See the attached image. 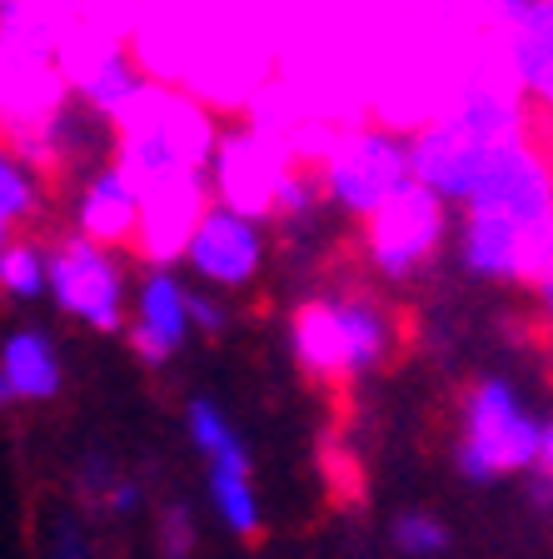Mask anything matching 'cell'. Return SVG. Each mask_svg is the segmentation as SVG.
<instances>
[{
  "mask_svg": "<svg viewBox=\"0 0 553 559\" xmlns=\"http://www.w3.org/2000/svg\"><path fill=\"white\" fill-rule=\"evenodd\" d=\"M414 145H419V126L364 116L349 130V140L335 145L339 205L354 210V215H374L404 186H414Z\"/></svg>",
  "mask_w": 553,
  "mask_h": 559,
  "instance_id": "obj_3",
  "label": "cell"
},
{
  "mask_svg": "<svg viewBox=\"0 0 553 559\" xmlns=\"http://www.w3.org/2000/svg\"><path fill=\"white\" fill-rule=\"evenodd\" d=\"M209 500H215V514L230 524L235 535H260V495L250 485V465H219L209 469Z\"/></svg>",
  "mask_w": 553,
  "mask_h": 559,
  "instance_id": "obj_8",
  "label": "cell"
},
{
  "mask_svg": "<svg viewBox=\"0 0 553 559\" xmlns=\"http://www.w3.org/2000/svg\"><path fill=\"white\" fill-rule=\"evenodd\" d=\"M508 140L519 145L529 170L539 175V186L553 210V91L524 85V81L514 85V95H508Z\"/></svg>",
  "mask_w": 553,
  "mask_h": 559,
  "instance_id": "obj_7",
  "label": "cell"
},
{
  "mask_svg": "<svg viewBox=\"0 0 553 559\" xmlns=\"http://www.w3.org/2000/svg\"><path fill=\"white\" fill-rule=\"evenodd\" d=\"M394 545H399L404 555L429 559V555H438V549L449 545V530H444L434 514L409 510V514H399V524H394Z\"/></svg>",
  "mask_w": 553,
  "mask_h": 559,
  "instance_id": "obj_10",
  "label": "cell"
},
{
  "mask_svg": "<svg viewBox=\"0 0 553 559\" xmlns=\"http://www.w3.org/2000/svg\"><path fill=\"white\" fill-rule=\"evenodd\" d=\"M65 380L60 349L46 330H11L0 345V405L11 400H50Z\"/></svg>",
  "mask_w": 553,
  "mask_h": 559,
  "instance_id": "obj_6",
  "label": "cell"
},
{
  "mask_svg": "<svg viewBox=\"0 0 553 559\" xmlns=\"http://www.w3.org/2000/svg\"><path fill=\"white\" fill-rule=\"evenodd\" d=\"M160 539H165V549H170V559H184V555H190V545H195V530H190V514H184V510H170V514H165V524H160Z\"/></svg>",
  "mask_w": 553,
  "mask_h": 559,
  "instance_id": "obj_11",
  "label": "cell"
},
{
  "mask_svg": "<svg viewBox=\"0 0 553 559\" xmlns=\"http://www.w3.org/2000/svg\"><path fill=\"white\" fill-rule=\"evenodd\" d=\"M190 335H200V325L195 295H190V280L180 275V265H155L135 275L125 340L135 345L140 360H170L175 349L190 345Z\"/></svg>",
  "mask_w": 553,
  "mask_h": 559,
  "instance_id": "obj_5",
  "label": "cell"
},
{
  "mask_svg": "<svg viewBox=\"0 0 553 559\" xmlns=\"http://www.w3.org/2000/svg\"><path fill=\"white\" fill-rule=\"evenodd\" d=\"M553 425L533 415L524 390L504 374H479L459 395V469L469 479H498L543 469Z\"/></svg>",
  "mask_w": 553,
  "mask_h": 559,
  "instance_id": "obj_1",
  "label": "cell"
},
{
  "mask_svg": "<svg viewBox=\"0 0 553 559\" xmlns=\"http://www.w3.org/2000/svg\"><path fill=\"white\" fill-rule=\"evenodd\" d=\"M184 425H190V440H195V450L205 454L209 469H219V465H250V460H244L240 435H235V425L225 419V409H219L215 400H190Z\"/></svg>",
  "mask_w": 553,
  "mask_h": 559,
  "instance_id": "obj_9",
  "label": "cell"
},
{
  "mask_svg": "<svg viewBox=\"0 0 553 559\" xmlns=\"http://www.w3.org/2000/svg\"><path fill=\"white\" fill-rule=\"evenodd\" d=\"M46 559H91L85 555V539H81V530H60L56 535V545H50V555Z\"/></svg>",
  "mask_w": 553,
  "mask_h": 559,
  "instance_id": "obj_12",
  "label": "cell"
},
{
  "mask_svg": "<svg viewBox=\"0 0 553 559\" xmlns=\"http://www.w3.org/2000/svg\"><path fill=\"white\" fill-rule=\"evenodd\" d=\"M110 504H116V514H135L140 510V485H130V479L110 485Z\"/></svg>",
  "mask_w": 553,
  "mask_h": 559,
  "instance_id": "obj_13",
  "label": "cell"
},
{
  "mask_svg": "<svg viewBox=\"0 0 553 559\" xmlns=\"http://www.w3.org/2000/svg\"><path fill=\"white\" fill-rule=\"evenodd\" d=\"M130 290H135V275L116 255H105L100 245L85 240L81 230H65L50 240V295L81 325L125 335Z\"/></svg>",
  "mask_w": 553,
  "mask_h": 559,
  "instance_id": "obj_4",
  "label": "cell"
},
{
  "mask_svg": "<svg viewBox=\"0 0 553 559\" xmlns=\"http://www.w3.org/2000/svg\"><path fill=\"white\" fill-rule=\"evenodd\" d=\"M175 260L190 285L215 290L235 305L244 290L269 280V230L260 215L230 205V200H205Z\"/></svg>",
  "mask_w": 553,
  "mask_h": 559,
  "instance_id": "obj_2",
  "label": "cell"
}]
</instances>
